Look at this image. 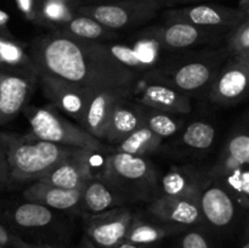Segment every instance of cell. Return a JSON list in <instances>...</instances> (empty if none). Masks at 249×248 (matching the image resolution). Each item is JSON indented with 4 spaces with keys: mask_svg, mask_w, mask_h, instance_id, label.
Masks as SVG:
<instances>
[{
    "mask_svg": "<svg viewBox=\"0 0 249 248\" xmlns=\"http://www.w3.org/2000/svg\"><path fill=\"white\" fill-rule=\"evenodd\" d=\"M28 53L38 72L62 78L92 90H130L139 73L121 65L99 41L84 40L60 31L33 39Z\"/></svg>",
    "mask_w": 249,
    "mask_h": 248,
    "instance_id": "6da1fadb",
    "label": "cell"
},
{
    "mask_svg": "<svg viewBox=\"0 0 249 248\" xmlns=\"http://www.w3.org/2000/svg\"><path fill=\"white\" fill-rule=\"evenodd\" d=\"M9 165V182L36 181L62 158L80 148L60 146L34 136L0 133Z\"/></svg>",
    "mask_w": 249,
    "mask_h": 248,
    "instance_id": "7a4b0ae2",
    "label": "cell"
},
{
    "mask_svg": "<svg viewBox=\"0 0 249 248\" xmlns=\"http://www.w3.org/2000/svg\"><path fill=\"white\" fill-rule=\"evenodd\" d=\"M230 57L225 48L206 51L198 55L165 60L162 65L146 73V79L169 85L184 94H204L226 60Z\"/></svg>",
    "mask_w": 249,
    "mask_h": 248,
    "instance_id": "3957f363",
    "label": "cell"
},
{
    "mask_svg": "<svg viewBox=\"0 0 249 248\" xmlns=\"http://www.w3.org/2000/svg\"><path fill=\"white\" fill-rule=\"evenodd\" d=\"M102 177L131 201H152L158 196L155 165L142 156L114 152L107 156Z\"/></svg>",
    "mask_w": 249,
    "mask_h": 248,
    "instance_id": "277c9868",
    "label": "cell"
},
{
    "mask_svg": "<svg viewBox=\"0 0 249 248\" xmlns=\"http://www.w3.org/2000/svg\"><path fill=\"white\" fill-rule=\"evenodd\" d=\"M22 111L31 125L29 135L39 140L91 152L104 150V142L101 140L63 117L53 106H26Z\"/></svg>",
    "mask_w": 249,
    "mask_h": 248,
    "instance_id": "5b68a950",
    "label": "cell"
},
{
    "mask_svg": "<svg viewBox=\"0 0 249 248\" xmlns=\"http://www.w3.org/2000/svg\"><path fill=\"white\" fill-rule=\"evenodd\" d=\"M162 7L164 0H99L78 5L75 12L116 32L147 23Z\"/></svg>",
    "mask_w": 249,
    "mask_h": 248,
    "instance_id": "8992f818",
    "label": "cell"
},
{
    "mask_svg": "<svg viewBox=\"0 0 249 248\" xmlns=\"http://www.w3.org/2000/svg\"><path fill=\"white\" fill-rule=\"evenodd\" d=\"M226 32V29L194 26L184 22H164L141 29L138 35L152 40L162 51H180L218 43L224 39Z\"/></svg>",
    "mask_w": 249,
    "mask_h": 248,
    "instance_id": "52a82bcc",
    "label": "cell"
},
{
    "mask_svg": "<svg viewBox=\"0 0 249 248\" xmlns=\"http://www.w3.org/2000/svg\"><path fill=\"white\" fill-rule=\"evenodd\" d=\"M249 53L230 56L207 91V97L218 106H233L248 92Z\"/></svg>",
    "mask_w": 249,
    "mask_h": 248,
    "instance_id": "ba28073f",
    "label": "cell"
},
{
    "mask_svg": "<svg viewBox=\"0 0 249 248\" xmlns=\"http://www.w3.org/2000/svg\"><path fill=\"white\" fill-rule=\"evenodd\" d=\"M38 83L44 96L51 102V106L74 119L78 125L82 124L90 99L96 90L44 72H39Z\"/></svg>",
    "mask_w": 249,
    "mask_h": 248,
    "instance_id": "9c48e42d",
    "label": "cell"
},
{
    "mask_svg": "<svg viewBox=\"0 0 249 248\" xmlns=\"http://www.w3.org/2000/svg\"><path fill=\"white\" fill-rule=\"evenodd\" d=\"M162 17L164 22H184L194 26L230 31L249 16L238 9L224 5L192 4L184 7L165 10Z\"/></svg>",
    "mask_w": 249,
    "mask_h": 248,
    "instance_id": "30bf717a",
    "label": "cell"
},
{
    "mask_svg": "<svg viewBox=\"0 0 249 248\" xmlns=\"http://www.w3.org/2000/svg\"><path fill=\"white\" fill-rule=\"evenodd\" d=\"M133 212L125 207H116L102 213L88 214L85 236L96 248H112L123 242L131 223Z\"/></svg>",
    "mask_w": 249,
    "mask_h": 248,
    "instance_id": "8fae6325",
    "label": "cell"
},
{
    "mask_svg": "<svg viewBox=\"0 0 249 248\" xmlns=\"http://www.w3.org/2000/svg\"><path fill=\"white\" fill-rule=\"evenodd\" d=\"M134 101L142 106L173 114H189L192 109L191 96L162 83L140 80L133 90Z\"/></svg>",
    "mask_w": 249,
    "mask_h": 248,
    "instance_id": "7c38bea8",
    "label": "cell"
},
{
    "mask_svg": "<svg viewBox=\"0 0 249 248\" xmlns=\"http://www.w3.org/2000/svg\"><path fill=\"white\" fill-rule=\"evenodd\" d=\"M105 49L121 65L136 73L150 72L162 65L163 53L160 46L152 40L136 34L133 44L102 43Z\"/></svg>",
    "mask_w": 249,
    "mask_h": 248,
    "instance_id": "4fadbf2b",
    "label": "cell"
},
{
    "mask_svg": "<svg viewBox=\"0 0 249 248\" xmlns=\"http://www.w3.org/2000/svg\"><path fill=\"white\" fill-rule=\"evenodd\" d=\"M198 206L202 220L214 230H228L236 219V201L221 184L209 181L201 192Z\"/></svg>",
    "mask_w": 249,
    "mask_h": 248,
    "instance_id": "5bb4252c",
    "label": "cell"
},
{
    "mask_svg": "<svg viewBox=\"0 0 249 248\" xmlns=\"http://www.w3.org/2000/svg\"><path fill=\"white\" fill-rule=\"evenodd\" d=\"M92 153L95 152L77 150L62 158L45 175L36 181L62 189H82L85 182L94 177L90 165V156Z\"/></svg>",
    "mask_w": 249,
    "mask_h": 248,
    "instance_id": "9a60e30c",
    "label": "cell"
},
{
    "mask_svg": "<svg viewBox=\"0 0 249 248\" xmlns=\"http://www.w3.org/2000/svg\"><path fill=\"white\" fill-rule=\"evenodd\" d=\"M36 79L0 73V125L14 121L28 105Z\"/></svg>",
    "mask_w": 249,
    "mask_h": 248,
    "instance_id": "2e32d148",
    "label": "cell"
},
{
    "mask_svg": "<svg viewBox=\"0 0 249 248\" xmlns=\"http://www.w3.org/2000/svg\"><path fill=\"white\" fill-rule=\"evenodd\" d=\"M133 94L130 90H97L90 99L80 126L92 136L104 141L107 125L111 119L113 109L123 97Z\"/></svg>",
    "mask_w": 249,
    "mask_h": 248,
    "instance_id": "e0dca14e",
    "label": "cell"
},
{
    "mask_svg": "<svg viewBox=\"0 0 249 248\" xmlns=\"http://www.w3.org/2000/svg\"><path fill=\"white\" fill-rule=\"evenodd\" d=\"M147 212L156 220L182 228L197 225L202 221L198 201L181 197L157 196L150 202Z\"/></svg>",
    "mask_w": 249,
    "mask_h": 248,
    "instance_id": "ac0fdd59",
    "label": "cell"
},
{
    "mask_svg": "<svg viewBox=\"0 0 249 248\" xmlns=\"http://www.w3.org/2000/svg\"><path fill=\"white\" fill-rule=\"evenodd\" d=\"M203 173L191 165L172 167L158 181V196L181 197L198 201L208 184Z\"/></svg>",
    "mask_w": 249,
    "mask_h": 248,
    "instance_id": "d6986e66",
    "label": "cell"
},
{
    "mask_svg": "<svg viewBox=\"0 0 249 248\" xmlns=\"http://www.w3.org/2000/svg\"><path fill=\"white\" fill-rule=\"evenodd\" d=\"M82 189H62L34 181L24 190L22 196L27 202L41 204L53 211H77L80 207Z\"/></svg>",
    "mask_w": 249,
    "mask_h": 248,
    "instance_id": "ffe728a7",
    "label": "cell"
},
{
    "mask_svg": "<svg viewBox=\"0 0 249 248\" xmlns=\"http://www.w3.org/2000/svg\"><path fill=\"white\" fill-rule=\"evenodd\" d=\"M130 97L131 95H129L121 99L114 107L105 135L107 142L118 145L129 134L143 126L142 106L131 101Z\"/></svg>",
    "mask_w": 249,
    "mask_h": 248,
    "instance_id": "44dd1931",
    "label": "cell"
},
{
    "mask_svg": "<svg viewBox=\"0 0 249 248\" xmlns=\"http://www.w3.org/2000/svg\"><path fill=\"white\" fill-rule=\"evenodd\" d=\"M128 198L104 177L88 180L82 189L80 206L88 214L102 213L116 207H123Z\"/></svg>",
    "mask_w": 249,
    "mask_h": 248,
    "instance_id": "7402d4cb",
    "label": "cell"
},
{
    "mask_svg": "<svg viewBox=\"0 0 249 248\" xmlns=\"http://www.w3.org/2000/svg\"><path fill=\"white\" fill-rule=\"evenodd\" d=\"M249 164V136L247 131H237L229 138L219 159L211 170V177L220 179Z\"/></svg>",
    "mask_w": 249,
    "mask_h": 248,
    "instance_id": "603a6c76",
    "label": "cell"
},
{
    "mask_svg": "<svg viewBox=\"0 0 249 248\" xmlns=\"http://www.w3.org/2000/svg\"><path fill=\"white\" fill-rule=\"evenodd\" d=\"M0 73L38 80V68L21 43L0 35Z\"/></svg>",
    "mask_w": 249,
    "mask_h": 248,
    "instance_id": "cb8c5ba5",
    "label": "cell"
},
{
    "mask_svg": "<svg viewBox=\"0 0 249 248\" xmlns=\"http://www.w3.org/2000/svg\"><path fill=\"white\" fill-rule=\"evenodd\" d=\"M186 228L162 223L160 220L145 221L135 218L129 228L124 241L140 246H151L162 241L168 236L177 235Z\"/></svg>",
    "mask_w": 249,
    "mask_h": 248,
    "instance_id": "d4e9b609",
    "label": "cell"
},
{
    "mask_svg": "<svg viewBox=\"0 0 249 248\" xmlns=\"http://www.w3.org/2000/svg\"><path fill=\"white\" fill-rule=\"evenodd\" d=\"M56 31H60L62 33L68 34V35L75 36V38L99 41V43H107V41L117 38V33L114 31L106 28L90 17L78 14Z\"/></svg>",
    "mask_w": 249,
    "mask_h": 248,
    "instance_id": "484cf974",
    "label": "cell"
},
{
    "mask_svg": "<svg viewBox=\"0 0 249 248\" xmlns=\"http://www.w3.org/2000/svg\"><path fill=\"white\" fill-rule=\"evenodd\" d=\"M80 4L83 2L78 0H40L38 26L48 27L50 31L60 28L77 15L75 9Z\"/></svg>",
    "mask_w": 249,
    "mask_h": 248,
    "instance_id": "4316f807",
    "label": "cell"
},
{
    "mask_svg": "<svg viewBox=\"0 0 249 248\" xmlns=\"http://www.w3.org/2000/svg\"><path fill=\"white\" fill-rule=\"evenodd\" d=\"M162 143V138L156 135L146 126H141V128L136 129L135 131L129 134L118 145H116V152L146 157V156L157 152Z\"/></svg>",
    "mask_w": 249,
    "mask_h": 248,
    "instance_id": "83f0119b",
    "label": "cell"
},
{
    "mask_svg": "<svg viewBox=\"0 0 249 248\" xmlns=\"http://www.w3.org/2000/svg\"><path fill=\"white\" fill-rule=\"evenodd\" d=\"M12 219L17 226L27 230H34V229H44L51 225L55 219L53 209L48 208L41 204L27 202L19 204L14 212H12Z\"/></svg>",
    "mask_w": 249,
    "mask_h": 248,
    "instance_id": "f1b7e54d",
    "label": "cell"
},
{
    "mask_svg": "<svg viewBox=\"0 0 249 248\" xmlns=\"http://www.w3.org/2000/svg\"><path fill=\"white\" fill-rule=\"evenodd\" d=\"M142 116L143 126L150 129L152 133L162 138L163 140L165 138L175 135L182 128V121L178 118L177 114L142 106Z\"/></svg>",
    "mask_w": 249,
    "mask_h": 248,
    "instance_id": "f546056e",
    "label": "cell"
},
{
    "mask_svg": "<svg viewBox=\"0 0 249 248\" xmlns=\"http://www.w3.org/2000/svg\"><path fill=\"white\" fill-rule=\"evenodd\" d=\"M215 128L204 121L190 123L180 136V143L190 150L206 151L213 146L215 140Z\"/></svg>",
    "mask_w": 249,
    "mask_h": 248,
    "instance_id": "4dcf8cb0",
    "label": "cell"
},
{
    "mask_svg": "<svg viewBox=\"0 0 249 248\" xmlns=\"http://www.w3.org/2000/svg\"><path fill=\"white\" fill-rule=\"evenodd\" d=\"M226 187L231 196L237 203L247 211L249 207V170L248 167H242L235 170L232 174L225 177Z\"/></svg>",
    "mask_w": 249,
    "mask_h": 248,
    "instance_id": "1f68e13d",
    "label": "cell"
},
{
    "mask_svg": "<svg viewBox=\"0 0 249 248\" xmlns=\"http://www.w3.org/2000/svg\"><path fill=\"white\" fill-rule=\"evenodd\" d=\"M224 40L229 56L249 53V17L226 32Z\"/></svg>",
    "mask_w": 249,
    "mask_h": 248,
    "instance_id": "d6a6232c",
    "label": "cell"
},
{
    "mask_svg": "<svg viewBox=\"0 0 249 248\" xmlns=\"http://www.w3.org/2000/svg\"><path fill=\"white\" fill-rule=\"evenodd\" d=\"M179 248H213L206 235L199 231H189L184 233L179 242Z\"/></svg>",
    "mask_w": 249,
    "mask_h": 248,
    "instance_id": "836d02e7",
    "label": "cell"
},
{
    "mask_svg": "<svg viewBox=\"0 0 249 248\" xmlns=\"http://www.w3.org/2000/svg\"><path fill=\"white\" fill-rule=\"evenodd\" d=\"M16 5L24 18L33 22L34 24H38L40 0H16Z\"/></svg>",
    "mask_w": 249,
    "mask_h": 248,
    "instance_id": "e575fe53",
    "label": "cell"
},
{
    "mask_svg": "<svg viewBox=\"0 0 249 248\" xmlns=\"http://www.w3.org/2000/svg\"><path fill=\"white\" fill-rule=\"evenodd\" d=\"M7 184H9V165H7L4 145L0 140V190L5 189Z\"/></svg>",
    "mask_w": 249,
    "mask_h": 248,
    "instance_id": "d590c367",
    "label": "cell"
},
{
    "mask_svg": "<svg viewBox=\"0 0 249 248\" xmlns=\"http://www.w3.org/2000/svg\"><path fill=\"white\" fill-rule=\"evenodd\" d=\"M12 245H14V248H65L62 246L58 245H53V243H29L23 241L19 237H15L12 236Z\"/></svg>",
    "mask_w": 249,
    "mask_h": 248,
    "instance_id": "8d00e7d4",
    "label": "cell"
},
{
    "mask_svg": "<svg viewBox=\"0 0 249 248\" xmlns=\"http://www.w3.org/2000/svg\"><path fill=\"white\" fill-rule=\"evenodd\" d=\"M9 22H10V15L7 12L0 10V35L5 36V38L14 39V35L9 29Z\"/></svg>",
    "mask_w": 249,
    "mask_h": 248,
    "instance_id": "74e56055",
    "label": "cell"
},
{
    "mask_svg": "<svg viewBox=\"0 0 249 248\" xmlns=\"http://www.w3.org/2000/svg\"><path fill=\"white\" fill-rule=\"evenodd\" d=\"M209 1V0H164L165 7L177 6V5H189V4H197V2Z\"/></svg>",
    "mask_w": 249,
    "mask_h": 248,
    "instance_id": "f35d334b",
    "label": "cell"
},
{
    "mask_svg": "<svg viewBox=\"0 0 249 248\" xmlns=\"http://www.w3.org/2000/svg\"><path fill=\"white\" fill-rule=\"evenodd\" d=\"M12 241V236L5 230L4 226L0 224V246H5Z\"/></svg>",
    "mask_w": 249,
    "mask_h": 248,
    "instance_id": "ab89813d",
    "label": "cell"
},
{
    "mask_svg": "<svg viewBox=\"0 0 249 248\" xmlns=\"http://www.w3.org/2000/svg\"><path fill=\"white\" fill-rule=\"evenodd\" d=\"M150 246H140V245H134V243H130V242H126V241H123V242H121L119 245L114 246V247L112 248H148Z\"/></svg>",
    "mask_w": 249,
    "mask_h": 248,
    "instance_id": "60d3db41",
    "label": "cell"
},
{
    "mask_svg": "<svg viewBox=\"0 0 249 248\" xmlns=\"http://www.w3.org/2000/svg\"><path fill=\"white\" fill-rule=\"evenodd\" d=\"M74 248H96L94 245L91 243V241L89 240V238L87 237V236H84V237H82V240H80V242L78 243L77 246H75Z\"/></svg>",
    "mask_w": 249,
    "mask_h": 248,
    "instance_id": "b9f144b4",
    "label": "cell"
},
{
    "mask_svg": "<svg viewBox=\"0 0 249 248\" xmlns=\"http://www.w3.org/2000/svg\"><path fill=\"white\" fill-rule=\"evenodd\" d=\"M238 10L249 16V0H238Z\"/></svg>",
    "mask_w": 249,
    "mask_h": 248,
    "instance_id": "7bdbcfd3",
    "label": "cell"
},
{
    "mask_svg": "<svg viewBox=\"0 0 249 248\" xmlns=\"http://www.w3.org/2000/svg\"><path fill=\"white\" fill-rule=\"evenodd\" d=\"M240 248H249V241H248L247 236H246V237H245V241H243L242 245H241Z\"/></svg>",
    "mask_w": 249,
    "mask_h": 248,
    "instance_id": "ee69618b",
    "label": "cell"
},
{
    "mask_svg": "<svg viewBox=\"0 0 249 248\" xmlns=\"http://www.w3.org/2000/svg\"><path fill=\"white\" fill-rule=\"evenodd\" d=\"M78 1H83V0H78Z\"/></svg>",
    "mask_w": 249,
    "mask_h": 248,
    "instance_id": "f6af8a7d",
    "label": "cell"
}]
</instances>
